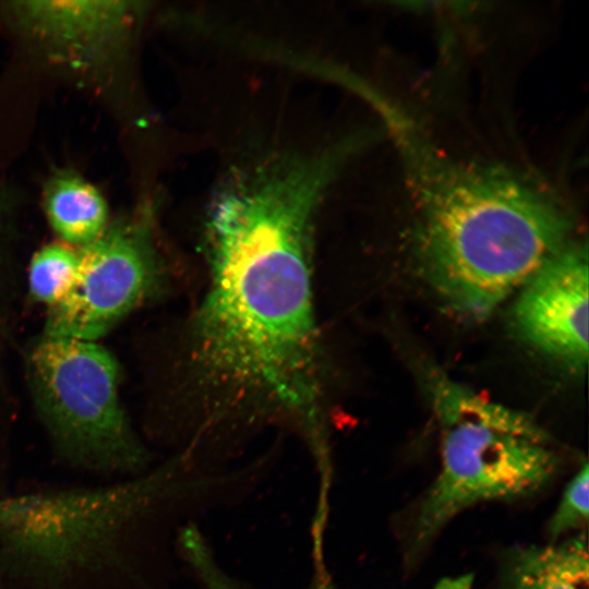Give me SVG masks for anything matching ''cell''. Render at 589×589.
I'll list each match as a JSON object with an SVG mask.
<instances>
[{"instance_id":"cell-1","label":"cell","mask_w":589,"mask_h":589,"mask_svg":"<svg viewBox=\"0 0 589 589\" xmlns=\"http://www.w3.org/2000/svg\"><path fill=\"white\" fill-rule=\"evenodd\" d=\"M349 153L342 144L267 166L214 201L206 228L208 285L188 350L196 389L214 417L276 414L320 440L313 218Z\"/></svg>"},{"instance_id":"cell-2","label":"cell","mask_w":589,"mask_h":589,"mask_svg":"<svg viewBox=\"0 0 589 589\" xmlns=\"http://www.w3.org/2000/svg\"><path fill=\"white\" fill-rule=\"evenodd\" d=\"M387 130L416 209L417 265L453 312L486 317L575 241L570 208L537 176L450 157L408 115Z\"/></svg>"},{"instance_id":"cell-3","label":"cell","mask_w":589,"mask_h":589,"mask_svg":"<svg viewBox=\"0 0 589 589\" xmlns=\"http://www.w3.org/2000/svg\"><path fill=\"white\" fill-rule=\"evenodd\" d=\"M155 491L142 479L4 497L0 589H122L124 539Z\"/></svg>"},{"instance_id":"cell-4","label":"cell","mask_w":589,"mask_h":589,"mask_svg":"<svg viewBox=\"0 0 589 589\" xmlns=\"http://www.w3.org/2000/svg\"><path fill=\"white\" fill-rule=\"evenodd\" d=\"M429 375L442 464L419 512L420 540L474 504L536 492L557 467L549 436L528 414L490 400L444 373Z\"/></svg>"},{"instance_id":"cell-5","label":"cell","mask_w":589,"mask_h":589,"mask_svg":"<svg viewBox=\"0 0 589 589\" xmlns=\"http://www.w3.org/2000/svg\"><path fill=\"white\" fill-rule=\"evenodd\" d=\"M33 393L58 453L74 467L133 473L145 453L118 393V364L97 341L45 336L29 356Z\"/></svg>"},{"instance_id":"cell-6","label":"cell","mask_w":589,"mask_h":589,"mask_svg":"<svg viewBox=\"0 0 589 589\" xmlns=\"http://www.w3.org/2000/svg\"><path fill=\"white\" fill-rule=\"evenodd\" d=\"M146 211L82 249L76 278L50 306L45 336L96 341L161 288L164 266Z\"/></svg>"},{"instance_id":"cell-7","label":"cell","mask_w":589,"mask_h":589,"mask_svg":"<svg viewBox=\"0 0 589 589\" xmlns=\"http://www.w3.org/2000/svg\"><path fill=\"white\" fill-rule=\"evenodd\" d=\"M588 250L575 240L518 290L513 322L530 346L575 371L588 361Z\"/></svg>"},{"instance_id":"cell-8","label":"cell","mask_w":589,"mask_h":589,"mask_svg":"<svg viewBox=\"0 0 589 589\" xmlns=\"http://www.w3.org/2000/svg\"><path fill=\"white\" fill-rule=\"evenodd\" d=\"M121 1H27L12 3L20 23L56 45L87 51L117 39L133 17Z\"/></svg>"},{"instance_id":"cell-9","label":"cell","mask_w":589,"mask_h":589,"mask_svg":"<svg viewBox=\"0 0 589 589\" xmlns=\"http://www.w3.org/2000/svg\"><path fill=\"white\" fill-rule=\"evenodd\" d=\"M45 209L50 226L70 245L84 248L107 228L108 209L101 194L74 175L53 178L45 192Z\"/></svg>"},{"instance_id":"cell-10","label":"cell","mask_w":589,"mask_h":589,"mask_svg":"<svg viewBox=\"0 0 589 589\" xmlns=\"http://www.w3.org/2000/svg\"><path fill=\"white\" fill-rule=\"evenodd\" d=\"M510 589H589L585 534L568 541L521 550L515 557Z\"/></svg>"},{"instance_id":"cell-11","label":"cell","mask_w":589,"mask_h":589,"mask_svg":"<svg viewBox=\"0 0 589 589\" xmlns=\"http://www.w3.org/2000/svg\"><path fill=\"white\" fill-rule=\"evenodd\" d=\"M82 249L64 242L43 247L32 259L29 289L39 302L57 304L71 289L81 264Z\"/></svg>"},{"instance_id":"cell-12","label":"cell","mask_w":589,"mask_h":589,"mask_svg":"<svg viewBox=\"0 0 589 589\" xmlns=\"http://www.w3.org/2000/svg\"><path fill=\"white\" fill-rule=\"evenodd\" d=\"M588 508L589 470L588 465L584 464L567 485L562 501L549 524L551 537L557 538L570 529L585 525L588 519Z\"/></svg>"},{"instance_id":"cell-13","label":"cell","mask_w":589,"mask_h":589,"mask_svg":"<svg viewBox=\"0 0 589 589\" xmlns=\"http://www.w3.org/2000/svg\"><path fill=\"white\" fill-rule=\"evenodd\" d=\"M181 543L207 589H240L217 566L203 538L194 528H187L182 532Z\"/></svg>"},{"instance_id":"cell-14","label":"cell","mask_w":589,"mask_h":589,"mask_svg":"<svg viewBox=\"0 0 589 589\" xmlns=\"http://www.w3.org/2000/svg\"><path fill=\"white\" fill-rule=\"evenodd\" d=\"M472 578L470 576H461L454 579H444L435 589H470Z\"/></svg>"}]
</instances>
